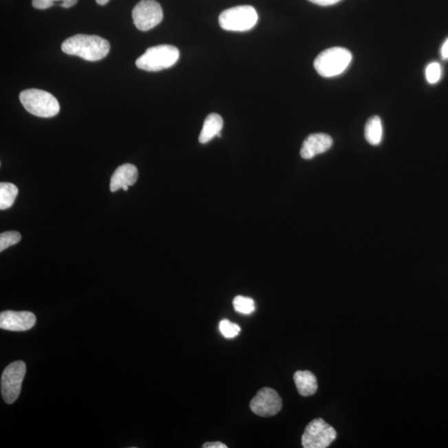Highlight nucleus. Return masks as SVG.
I'll list each match as a JSON object with an SVG mask.
<instances>
[{"label":"nucleus","mask_w":448,"mask_h":448,"mask_svg":"<svg viewBox=\"0 0 448 448\" xmlns=\"http://www.w3.org/2000/svg\"><path fill=\"white\" fill-rule=\"evenodd\" d=\"M138 180V169L132 164H124L117 168L111 179L110 189L115 193L124 186H132Z\"/></svg>","instance_id":"12"},{"label":"nucleus","mask_w":448,"mask_h":448,"mask_svg":"<svg viewBox=\"0 0 448 448\" xmlns=\"http://www.w3.org/2000/svg\"><path fill=\"white\" fill-rule=\"evenodd\" d=\"M122 189H124L125 191H127L129 186H124Z\"/></svg>","instance_id":"26"},{"label":"nucleus","mask_w":448,"mask_h":448,"mask_svg":"<svg viewBox=\"0 0 448 448\" xmlns=\"http://www.w3.org/2000/svg\"><path fill=\"white\" fill-rule=\"evenodd\" d=\"M37 319L30 312L6 310L0 314V328L10 332H27L33 328Z\"/></svg>","instance_id":"10"},{"label":"nucleus","mask_w":448,"mask_h":448,"mask_svg":"<svg viewBox=\"0 0 448 448\" xmlns=\"http://www.w3.org/2000/svg\"><path fill=\"white\" fill-rule=\"evenodd\" d=\"M26 374L25 363L21 361L11 363L3 370L1 378V394L7 403L17 401L21 392L22 383Z\"/></svg>","instance_id":"7"},{"label":"nucleus","mask_w":448,"mask_h":448,"mask_svg":"<svg viewBox=\"0 0 448 448\" xmlns=\"http://www.w3.org/2000/svg\"><path fill=\"white\" fill-rule=\"evenodd\" d=\"M293 378L301 396L309 397L316 394L318 389L317 379L316 375L310 371H297Z\"/></svg>","instance_id":"13"},{"label":"nucleus","mask_w":448,"mask_h":448,"mask_svg":"<svg viewBox=\"0 0 448 448\" xmlns=\"http://www.w3.org/2000/svg\"><path fill=\"white\" fill-rule=\"evenodd\" d=\"M352 60L351 52L344 47L328 48L321 52L314 62V70L324 78H333L343 74Z\"/></svg>","instance_id":"3"},{"label":"nucleus","mask_w":448,"mask_h":448,"mask_svg":"<svg viewBox=\"0 0 448 448\" xmlns=\"http://www.w3.org/2000/svg\"><path fill=\"white\" fill-rule=\"evenodd\" d=\"M78 3V0H33V6L38 10H47L55 6H59L65 9L71 8Z\"/></svg>","instance_id":"18"},{"label":"nucleus","mask_w":448,"mask_h":448,"mask_svg":"<svg viewBox=\"0 0 448 448\" xmlns=\"http://www.w3.org/2000/svg\"><path fill=\"white\" fill-rule=\"evenodd\" d=\"M365 136L370 145L381 144L383 137V126L381 119L378 116L370 117L365 127Z\"/></svg>","instance_id":"15"},{"label":"nucleus","mask_w":448,"mask_h":448,"mask_svg":"<svg viewBox=\"0 0 448 448\" xmlns=\"http://www.w3.org/2000/svg\"><path fill=\"white\" fill-rule=\"evenodd\" d=\"M233 305L234 310L241 314H249L256 310L255 302L253 299L243 296H237L234 298Z\"/></svg>","instance_id":"17"},{"label":"nucleus","mask_w":448,"mask_h":448,"mask_svg":"<svg viewBox=\"0 0 448 448\" xmlns=\"http://www.w3.org/2000/svg\"><path fill=\"white\" fill-rule=\"evenodd\" d=\"M282 401L280 395L271 387H264L258 391L250 403V409L261 417H272L281 409Z\"/></svg>","instance_id":"9"},{"label":"nucleus","mask_w":448,"mask_h":448,"mask_svg":"<svg viewBox=\"0 0 448 448\" xmlns=\"http://www.w3.org/2000/svg\"><path fill=\"white\" fill-rule=\"evenodd\" d=\"M24 108L32 115L50 118L58 114V100L50 92L39 89H27L19 95Z\"/></svg>","instance_id":"2"},{"label":"nucleus","mask_w":448,"mask_h":448,"mask_svg":"<svg viewBox=\"0 0 448 448\" xmlns=\"http://www.w3.org/2000/svg\"><path fill=\"white\" fill-rule=\"evenodd\" d=\"M332 144V137L324 133L310 135L302 144L301 156L305 160L312 159L314 156L328 151Z\"/></svg>","instance_id":"11"},{"label":"nucleus","mask_w":448,"mask_h":448,"mask_svg":"<svg viewBox=\"0 0 448 448\" xmlns=\"http://www.w3.org/2000/svg\"><path fill=\"white\" fill-rule=\"evenodd\" d=\"M258 20L257 11L253 6H242L222 12L220 25L223 30L233 32H245L255 27Z\"/></svg>","instance_id":"5"},{"label":"nucleus","mask_w":448,"mask_h":448,"mask_svg":"<svg viewBox=\"0 0 448 448\" xmlns=\"http://www.w3.org/2000/svg\"><path fill=\"white\" fill-rule=\"evenodd\" d=\"M224 127V120L221 116L212 113L205 119L203 129L200 135V142L201 144L208 143L215 136H221L220 132Z\"/></svg>","instance_id":"14"},{"label":"nucleus","mask_w":448,"mask_h":448,"mask_svg":"<svg viewBox=\"0 0 448 448\" xmlns=\"http://www.w3.org/2000/svg\"><path fill=\"white\" fill-rule=\"evenodd\" d=\"M21 234L19 232L9 231L0 234V252L19 243Z\"/></svg>","instance_id":"19"},{"label":"nucleus","mask_w":448,"mask_h":448,"mask_svg":"<svg viewBox=\"0 0 448 448\" xmlns=\"http://www.w3.org/2000/svg\"><path fill=\"white\" fill-rule=\"evenodd\" d=\"M19 195V189L12 183L0 184V209L6 211L13 206Z\"/></svg>","instance_id":"16"},{"label":"nucleus","mask_w":448,"mask_h":448,"mask_svg":"<svg viewBox=\"0 0 448 448\" xmlns=\"http://www.w3.org/2000/svg\"><path fill=\"white\" fill-rule=\"evenodd\" d=\"M96 3H98L100 6H105L107 5V3L110 1V0H96Z\"/></svg>","instance_id":"25"},{"label":"nucleus","mask_w":448,"mask_h":448,"mask_svg":"<svg viewBox=\"0 0 448 448\" xmlns=\"http://www.w3.org/2000/svg\"><path fill=\"white\" fill-rule=\"evenodd\" d=\"M309 1L313 3H316L317 6H330L336 5V3L341 1V0H309Z\"/></svg>","instance_id":"22"},{"label":"nucleus","mask_w":448,"mask_h":448,"mask_svg":"<svg viewBox=\"0 0 448 448\" xmlns=\"http://www.w3.org/2000/svg\"><path fill=\"white\" fill-rule=\"evenodd\" d=\"M163 10L156 0H141L132 10L133 21L140 31H148L163 20Z\"/></svg>","instance_id":"8"},{"label":"nucleus","mask_w":448,"mask_h":448,"mask_svg":"<svg viewBox=\"0 0 448 448\" xmlns=\"http://www.w3.org/2000/svg\"><path fill=\"white\" fill-rule=\"evenodd\" d=\"M180 58V51L175 46L158 45L148 48L136 60V67L147 72H159L171 67Z\"/></svg>","instance_id":"4"},{"label":"nucleus","mask_w":448,"mask_h":448,"mask_svg":"<svg viewBox=\"0 0 448 448\" xmlns=\"http://www.w3.org/2000/svg\"><path fill=\"white\" fill-rule=\"evenodd\" d=\"M337 431L322 418L314 419L306 426L301 438L305 448L328 447L337 438Z\"/></svg>","instance_id":"6"},{"label":"nucleus","mask_w":448,"mask_h":448,"mask_svg":"<svg viewBox=\"0 0 448 448\" xmlns=\"http://www.w3.org/2000/svg\"><path fill=\"white\" fill-rule=\"evenodd\" d=\"M204 448H227L225 444L220 442H206L203 445Z\"/></svg>","instance_id":"23"},{"label":"nucleus","mask_w":448,"mask_h":448,"mask_svg":"<svg viewBox=\"0 0 448 448\" xmlns=\"http://www.w3.org/2000/svg\"><path fill=\"white\" fill-rule=\"evenodd\" d=\"M220 330L222 334L227 339L236 337L241 332L239 326L234 324L228 320H223L220 322Z\"/></svg>","instance_id":"20"},{"label":"nucleus","mask_w":448,"mask_h":448,"mask_svg":"<svg viewBox=\"0 0 448 448\" xmlns=\"http://www.w3.org/2000/svg\"><path fill=\"white\" fill-rule=\"evenodd\" d=\"M442 76V68L438 63H431L426 68V78L427 82L435 84L438 82Z\"/></svg>","instance_id":"21"},{"label":"nucleus","mask_w":448,"mask_h":448,"mask_svg":"<svg viewBox=\"0 0 448 448\" xmlns=\"http://www.w3.org/2000/svg\"><path fill=\"white\" fill-rule=\"evenodd\" d=\"M441 54L443 59H448V39L442 47Z\"/></svg>","instance_id":"24"},{"label":"nucleus","mask_w":448,"mask_h":448,"mask_svg":"<svg viewBox=\"0 0 448 448\" xmlns=\"http://www.w3.org/2000/svg\"><path fill=\"white\" fill-rule=\"evenodd\" d=\"M110 43L96 35L78 34L62 44L66 54L79 56L87 61L96 62L106 58L110 52Z\"/></svg>","instance_id":"1"}]
</instances>
